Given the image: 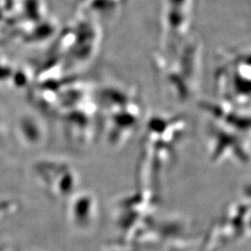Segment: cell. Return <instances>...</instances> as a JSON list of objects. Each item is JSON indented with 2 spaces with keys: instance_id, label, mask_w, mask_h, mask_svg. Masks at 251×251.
<instances>
[{
  "instance_id": "obj_2",
  "label": "cell",
  "mask_w": 251,
  "mask_h": 251,
  "mask_svg": "<svg viewBox=\"0 0 251 251\" xmlns=\"http://www.w3.org/2000/svg\"><path fill=\"white\" fill-rule=\"evenodd\" d=\"M201 110L206 117V132L215 150L221 147L242 148L251 145V110L238 107L225 100L203 101Z\"/></svg>"
},
{
  "instance_id": "obj_4",
  "label": "cell",
  "mask_w": 251,
  "mask_h": 251,
  "mask_svg": "<svg viewBox=\"0 0 251 251\" xmlns=\"http://www.w3.org/2000/svg\"><path fill=\"white\" fill-rule=\"evenodd\" d=\"M192 7L189 0H167L161 13L162 51H169L190 36Z\"/></svg>"
},
{
  "instance_id": "obj_1",
  "label": "cell",
  "mask_w": 251,
  "mask_h": 251,
  "mask_svg": "<svg viewBox=\"0 0 251 251\" xmlns=\"http://www.w3.org/2000/svg\"><path fill=\"white\" fill-rule=\"evenodd\" d=\"M201 58L200 44L190 36L178 47L161 51L155 58L163 84L178 102H187L198 93Z\"/></svg>"
},
{
  "instance_id": "obj_3",
  "label": "cell",
  "mask_w": 251,
  "mask_h": 251,
  "mask_svg": "<svg viewBox=\"0 0 251 251\" xmlns=\"http://www.w3.org/2000/svg\"><path fill=\"white\" fill-rule=\"evenodd\" d=\"M219 70L218 82L224 100L238 107L251 105V50L235 54Z\"/></svg>"
}]
</instances>
